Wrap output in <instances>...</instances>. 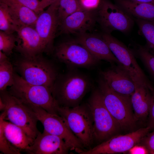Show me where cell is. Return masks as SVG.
<instances>
[{
    "instance_id": "1",
    "label": "cell",
    "mask_w": 154,
    "mask_h": 154,
    "mask_svg": "<svg viewBox=\"0 0 154 154\" xmlns=\"http://www.w3.org/2000/svg\"><path fill=\"white\" fill-rule=\"evenodd\" d=\"M92 83L88 76L77 70L70 69L58 75L52 94L59 106L73 108L80 104Z\"/></svg>"
},
{
    "instance_id": "2",
    "label": "cell",
    "mask_w": 154,
    "mask_h": 154,
    "mask_svg": "<svg viewBox=\"0 0 154 154\" xmlns=\"http://www.w3.org/2000/svg\"><path fill=\"white\" fill-rule=\"evenodd\" d=\"M14 64L17 74L27 82L45 86L52 90L59 75L53 63L42 54L32 57L21 55Z\"/></svg>"
},
{
    "instance_id": "3",
    "label": "cell",
    "mask_w": 154,
    "mask_h": 154,
    "mask_svg": "<svg viewBox=\"0 0 154 154\" xmlns=\"http://www.w3.org/2000/svg\"><path fill=\"white\" fill-rule=\"evenodd\" d=\"M98 83L104 103L121 130L130 132L134 131L137 123L131 106V97L125 96L113 91L101 76Z\"/></svg>"
},
{
    "instance_id": "4",
    "label": "cell",
    "mask_w": 154,
    "mask_h": 154,
    "mask_svg": "<svg viewBox=\"0 0 154 154\" xmlns=\"http://www.w3.org/2000/svg\"><path fill=\"white\" fill-rule=\"evenodd\" d=\"M14 83L8 91L11 95L28 105L39 107L48 112L58 114V106L47 86L32 84L14 73Z\"/></svg>"
},
{
    "instance_id": "5",
    "label": "cell",
    "mask_w": 154,
    "mask_h": 154,
    "mask_svg": "<svg viewBox=\"0 0 154 154\" xmlns=\"http://www.w3.org/2000/svg\"><path fill=\"white\" fill-rule=\"evenodd\" d=\"M0 98L5 104L1 114L4 119L21 127L35 139L39 132L37 127L38 120L31 107L7 90L0 91Z\"/></svg>"
},
{
    "instance_id": "6",
    "label": "cell",
    "mask_w": 154,
    "mask_h": 154,
    "mask_svg": "<svg viewBox=\"0 0 154 154\" xmlns=\"http://www.w3.org/2000/svg\"><path fill=\"white\" fill-rule=\"evenodd\" d=\"M58 114L66 122L84 148H91L94 141L93 120L87 103L73 108L58 106Z\"/></svg>"
},
{
    "instance_id": "7",
    "label": "cell",
    "mask_w": 154,
    "mask_h": 154,
    "mask_svg": "<svg viewBox=\"0 0 154 154\" xmlns=\"http://www.w3.org/2000/svg\"><path fill=\"white\" fill-rule=\"evenodd\" d=\"M87 103L93 120L94 141L100 143L117 134L120 127L105 106L98 87L94 89Z\"/></svg>"
},
{
    "instance_id": "8",
    "label": "cell",
    "mask_w": 154,
    "mask_h": 154,
    "mask_svg": "<svg viewBox=\"0 0 154 154\" xmlns=\"http://www.w3.org/2000/svg\"><path fill=\"white\" fill-rule=\"evenodd\" d=\"M134 20L121 8L107 0H101L97 9V22L104 33L115 31L126 33L132 28Z\"/></svg>"
},
{
    "instance_id": "9",
    "label": "cell",
    "mask_w": 154,
    "mask_h": 154,
    "mask_svg": "<svg viewBox=\"0 0 154 154\" xmlns=\"http://www.w3.org/2000/svg\"><path fill=\"white\" fill-rule=\"evenodd\" d=\"M28 105L32 108L38 121L42 124L44 131L62 138L70 147L72 151L80 154L85 149L61 117L50 113L41 108Z\"/></svg>"
},
{
    "instance_id": "10",
    "label": "cell",
    "mask_w": 154,
    "mask_h": 154,
    "mask_svg": "<svg viewBox=\"0 0 154 154\" xmlns=\"http://www.w3.org/2000/svg\"><path fill=\"white\" fill-rule=\"evenodd\" d=\"M54 50L56 58L65 64L69 69L92 68L100 61L75 40L61 42Z\"/></svg>"
},
{
    "instance_id": "11",
    "label": "cell",
    "mask_w": 154,
    "mask_h": 154,
    "mask_svg": "<svg viewBox=\"0 0 154 154\" xmlns=\"http://www.w3.org/2000/svg\"><path fill=\"white\" fill-rule=\"evenodd\" d=\"M150 131L148 127L141 128L125 135L116 134L80 154H114L126 153Z\"/></svg>"
},
{
    "instance_id": "12",
    "label": "cell",
    "mask_w": 154,
    "mask_h": 154,
    "mask_svg": "<svg viewBox=\"0 0 154 154\" xmlns=\"http://www.w3.org/2000/svg\"><path fill=\"white\" fill-rule=\"evenodd\" d=\"M102 35L112 53L129 72L135 84L149 81L137 62L131 50L111 34L104 33Z\"/></svg>"
},
{
    "instance_id": "13",
    "label": "cell",
    "mask_w": 154,
    "mask_h": 154,
    "mask_svg": "<svg viewBox=\"0 0 154 154\" xmlns=\"http://www.w3.org/2000/svg\"><path fill=\"white\" fill-rule=\"evenodd\" d=\"M59 0L49 6L38 15L35 28L40 37L45 48L46 53H49L54 50L53 42L59 25L57 9Z\"/></svg>"
},
{
    "instance_id": "14",
    "label": "cell",
    "mask_w": 154,
    "mask_h": 154,
    "mask_svg": "<svg viewBox=\"0 0 154 154\" xmlns=\"http://www.w3.org/2000/svg\"><path fill=\"white\" fill-rule=\"evenodd\" d=\"M100 75L113 91L119 94L131 97L135 84L127 70L121 64H114L100 72Z\"/></svg>"
},
{
    "instance_id": "15",
    "label": "cell",
    "mask_w": 154,
    "mask_h": 154,
    "mask_svg": "<svg viewBox=\"0 0 154 154\" xmlns=\"http://www.w3.org/2000/svg\"><path fill=\"white\" fill-rule=\"evenodd\" d=\"M17 41L15 49L23 56L32 57L46 52L43 42L35 27L17 28Z\"/></svg>"
},
{
    "instance_id": "16",
    "label": "cell",
    "mask_w": 154,
    "mask_h": 154,
    "mask_svg": "<svg viewBox=\"0 0 154 154\" xmlns=\"http://www.w3.org/2000/svg\"><path fill=\"white\" fill-rule=\"evenodd\" d=\"M97 22V9L83 10L76 11L64 19L58 27L61 34L87 33L92 29Z\"/></svg>"
},
{
    "instance_id": "17",
    "label": "cell",
    "mask_w": 154,
    "mask_h": 154,
    "mask_svg": "<svg viewBox=\"0 0 154 154\" xmlns=\"http://www.w3.org/2000/svg\"><path fill=\"white\" fill-rule=\"evenodd\" d=\"M78 35L74 40L96 58L100 61L105 60L112 64H121L111 52L102 34L85 33Z\"/></svg>"
},
{
    "instance_id": "18",
    "label": "cell",
    "mask_w": 154,
    "mask_h": 154,
    "mask_svg": "<svg viewBox=\"0 0 154 154\" xmlns=\"http://www.w3.org/2000/svg\"><path fill=\"white\" fill-rule=\"evenodd\" d=\"M72 151L62 138L43 131L39 132L28 153L31 154H66Z\"/></svg>"
},
{
    "instance_id": "19",
    "label": "cell",
    "mask_w": 154,
    "mask_h": 154,
    "mask_svg": "<svg viewBox=\"0 0 154 154\" xmlns=\"http://www.w3.org/2000/svg\"><path fill=\"white\" fill-rule=\"evenodd\" d=\"M149 81L135 85V91L131 96V101L137 123H144L148 118L151 98Z\"/></svg>"
},
{
    "instance_id": "20",
    "label": "cell",
    "mask_w": 154,
    "mask_h": 154,
    "mask_svg": "<svg viewBox=\"0 0 154 154\" xmlns=\"http://www.w3.org/2000/svg\"><path fill=\"white\" fill-rule=\"evenodd\" d=\"M0 123L2 125L6 137L11 144L21 152L28 153L34 139L21 127L4 120L1 114Z\"/></svg>"
},
{
    "instance_id": "21",
    "label": "cell",
    "mask_w": 154,
    "mask_h": 154,
    "mask_svg": "<svg viewBox=\"0 0 154 154\" xmlns=\"http://www.w3.org/2000/svg\"><path fill=\"white\" fill-rule=\"evenodd\" d=\"M117 5L133 17L154 22V5L132 0H115Z\"/></svg>"
},
{
    "instance_id": "22",
    "label": "cell",
    "mask_w": 154,
    "mask_h": 154,
    "mask_svg": "<svg viewBox=\"0 0 154 154\" xmlns=\"http://www.w3.org/2000/svg\"><path fill=\"white\" fill-rule=\"evenodd\" d=\"M6 4V3H5ZM10 14L18 27H35L38 15L30 9L16 3H7Z\"/></svg>"
},
{
    "instance_id": "23",
    "label": "cell",
    "mask_w": 154,
    "mask_h": 154,
    "mask_svg": "<svg viewBox=\"0 0 154 154\" xmlns=\"http://www.w3.org/2000/svg\"><path fill=\"white\" fill-rule=\"evenodd\" d=\"M135 20L140 33L146 40L144 47L154 55V22L138 19Z\"/></svg>"
},
{
    "instance_id": "24",
    "label": "cell",
    "mask_w": 154,
    "mask_h": 154,
    "mask_svg": "<svg viewBox=\"0 0 154 154\" xmlns=\"http://www.w3.org/2000/svg\"><path fill=\"white\" fill-rule=\"evenodd\" d=\"M83 10L79 0H59L57 9L59 25L68 16L76 11Z\"/></svg>"
},
{
    "instance_id": "25",
    "label": "cell",
    "mask_w": 154,
    "mask_h": 154,
    "mask_svg": "<svg viewBox=\"0 0 154 154\" xmlns=\"http://www.w3.org/2000/svg\"><path fill=\"white\" fill-rule=\"evenodd\" d=\"M14 69L13 64L8 59L0 62V90H6L14 83Z\"/></svg>"
},
{
    "instance_id": "26",
    "label": "cell",
    "mask_w": 154,
    "mask_h": 154,
    "mask_svg": "<svg viewBox=\"0 0 154 154\" xmlns=\"http://www.w3.org/2000/svg\"><path fill=\"white\" fill-rule=\"evenodd\" d=\"M135 56L141 60L149 73L154 79V55L144 47L139 44H135L131 50Z\"/></svg>"
},
{
    "instance_id": "27",
    "label": "cell",
    "mask_w": 154,
    "mask_h": 154,
    "mask_svg": "<svg viewBox=\"0 0 154 154\" xmlns=\"http://www.w3.org/2000/svg\"><path fill=\"white\" fill-rule=\"evenodd\" d=\"M17 28L10 14L8 5L0 2V31L13 33L16 32Z\"/></svg>"
},
{
    "instance_id": "28",
    "label": "cell",
    "mask_w": 154,
    "mask_h": 154,
    "mask_svg": "<svg viewBox=\"0 0 154 154\" xmlns=\"http://www.w3.org/2000/svg\"><path fill=\"white\" fill-rule=\"evenodd\" d=\"M17 41V37L13 33H8L0 31V50L7 56L13 53Z\"/></svg>"
},
{
    "instance_id": "29",
    "label": "cell",
    "mask_w": 154,
    "mask_h": 154,
    "mask_svg": "<svg viewBox=\"0 0 154 154\" xmlns=\"http://www.w3.org/2000/svg\"><path fill=\"white\" fill-rule=\"evenodd\" d=\"M0 151L5 154H20L21 152L13 146L6 137L0 123Z\"/></svg>"
},
{
    "instance_id": "30",
    "label": "cell",
    "mask_w": 154,
    "mask_h": 154,
    "mask_svg": "<svg viewBox=\"0 0 154 154\" xmlns=\"http://www.w3.org/2000/svg\"><path fill=\"white\" fill-rule=\"evenodd\" d=\"M0 2L7 3L18 4L26 7L38 15L41 12L39 0H0Z\"/></svg>"
},
{
    "instance_id": "31",
    "label": "cell",
    "mask_w": 154,
    "mask_h": 154,
    "mask_svg": "<svg viewBox=\"0 0 154 154\" xmlns=\"http://www.w3.org/2000/svg\"><path fill=\"white\" fill-rule=\"evenodd\" d=\"M149 87L151 93V98L148 116L147 118V125L150 131H154V87L150 83Z\"/></svg>"
},
{
    "instance_id": "32",
    "label": "cell",
    "mask_w": 154,
    "mask_h": 154,
    "mask_svg": "<svg viewBox=\"0 0 154 154\" xmlns=\"http://www.w3.org/2000/svg\"><path fill=\"white\" fill-rule=\"evenodd\" d=\"M139 144L145 147L148 151L149 154L154 151V131L149 132L140 140Z\"/></svg>"
},
{
    "instance_id": "33",
    "label": "cell",
    "mask_w": 154,
    "mask_h": 154,
    "mask_svg": "<svg viewBox=\"0 0 154 154\" xmlns=\"http://www.w3.org/2000/svg\"><path fill=\"white\" fill-rule=\"evenodd\" d=\"M83 9L92 10L96 9L98 7L101 0H79Z\"/></svg>"
},
{
    "instance_id": "34",
    "label": "cell",
    "mask_w": 154,
    "mask_h": 154,
    "mask_svg": "<svg viewBox=\"0 0 154 154\" xmlns=\"http://www.w3.org/2000/svg\"><path fill=\"white\" fill-rule=\"evenodd\" d=\"M127 152L130 154H149L148 151L145 147L139 144L133 146Z\"/></svg>"
},
{
    "instance_id": "35",
    "label": "cell",
    "mask_w": 154,
    "mask_h": 154,
    "mask_svg": "<svg viewBox=\"0 0 154 154\" xmlns=\"http://www.w3.org/2000/svg\"><path fill=\"white\" fill-rule=\"evenodd\" d=\"M57 0H41L40 1V9L41 12L46 7L49 6Z\"/></svg>"
},
{
    "instance_id": "36",
    "label": "cell",
    "mask_w": 154,
    "mask_h": 154,
    "mask_svg": "<svg viewBox=\"0 0 154 154\" xmlns=\"http://www.w3.org/2000/svg\"><path fill=\"white\" fill-rule=\"evenodd\" d=\"M8 59L7 56L4 52L0 50V62Z\"/></svg>"
},
{
    "instance_id": "37",
    "label": "cell",
    "mask_w": 154,
    "mask_h": 154,
    "mask_svg": "<svg viewBox=\"0 0 154 154\" xmlns=\"http://www.w3.org/2000/svg\"><path fill=\"white\" fill-rule=\"evenodd\" d=\"M135 1L144 2L149 3H151L154 5V0H132Z\"/></svg>"
},
{
    "instance_id": "38",
    "label": "cell",
    "mask_w": 154,
    "mask_h": 154,
    "mask_svg": "<svg viewBox=\"0 0 154 154\" xmlns=\"http://www.w3.org/2000/svg\"><path fill=\"white\" fill-rule=\"evenodd\" d=\"M150 154H154V151L151 152L150 153Z\"/></svg>"
}]
</instances>
